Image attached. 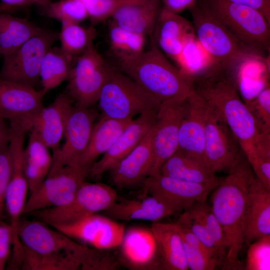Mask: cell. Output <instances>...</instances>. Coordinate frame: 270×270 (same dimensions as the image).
<instances>
[{
	"mask_svg": "<svg viewBox=\"0 0 270 270\" xmlns=\"http://www.w3.org/2000/svg\"><path fill=\"white\" fill-rule=\"evenodd\" d=\"M254 176L248 160L242 157L228 175L220 180L212 196L210 206L225 236L227 252L224 264L228 269L241 267L238 256L244 242L246 204Z\"/></svg>",
	"mask_w": 270,
	"mask_h": 270,
	"instance_id": "1",
	"label": "cell"
},
{
	"mask_svg": "<svg viewBox=\"0 0 270 270\" xmlns=\"http://www.w3.org/2000/svg\"><path fill=\"white\" fill-rule=\"evenodd\" d=\"M152 42L138 56L120 62V71L160 104L186 100L195 92L194 78L173 66Z\"/></svg>",
	"mask_w": 270,
	"mask_h": 270,
	"instance_id": "2",
	"label": "cell"
},
{
	"mask_svg": "<svg viewBox=\"0 0 270 270\" xmlns=\"http://www.w3.org/2000/svg\"><path fill=\"white\" fill-rule=\"evenodd\" d=\"M194 84L195 91L218 110L247 154L260 133L234 79L216 70L196 78Z\"/></svg>",
	"mask_w": 270,
	"mask_h": 270,
	"instance_id": "3",
	"label": "cell"
},
{
	"mask_svg": "<svg viewBox=\"0 0 270 270\" xmlns=\"http://www.w3.org/2000/svg\"><path fill=\"white\" fill-rule=\"evenodd\" d=\"M188 10L196 36L216 68L234 78L246 63L265 62V57L242 44L198 1Z\"/></svg>",
	"mask_w": 270,
	"mask_h": 270,
	"instance_id": "4",
	"label": "cell"
},
{
	"mask_svg": "<svg viewBox=\"0 0 270 270\" xmlns=\"http://www.w3.org/2000/svg\"><path fill=\"white\" fill-rule=\"evenodd\" d=\"M198 2L250 50L264 56L270 48V22L258 10L230 0Z\"/></svg>",
	"mask_w": 270,
	"mask_h": 270,
	"instance_id": "5",
	"label": "cell"
},
{
	"mask_svg": "<svg viewBox=\"0 0 270 270\" xmlns=\"http://www.w3.org/2000/svg\"><path fill=\"white\" fill-rule=\"evenodd\" d=\"M98 102L102 116L118 120H132L158 110L160 104L131 78L110 66Z\"/></svg>",
	"mask_w": 270,
	"mask_h": 270,
	"instance_id": "6",
	"label": "cell"
},
{
	"mask_svg": "<svg viewBox=\"0 0 270 270\" xmlns=\"http://www.w3.org/2000/svg\"><path fill=\"white\" fill-rule=\"evenodd\" d=\"M116 190L102 183L84 182L66 205L34 212L29 215L52 226L70 222L108 208L117 200Z\"/></svg>",
	"mask_w": 270,
	"mask_h": 270,
	"instance_id": "7",
	"label": "cell"
},
{
	"mask_svg": "<svg viewBox=\"0 0 270 270\" xmlns=\"http://www.w3.org/2000/svg\"><path fill=\"white\" fill-rule=\"evenodd\" d=\"M204 100L205 160L213 173H228L242 158L240 147L218 110Z\"/></svg>",
	"mask_w": 270,
	"mask_h": 270,
	"instance_id": "8",
	"label": "cell"
},
{
	"mask_svg": "<svg viewBox=\"0 0 270 270\" xmlns=\"http://www.w3.org/2000/svg\"><path fill=\"white\" fill-rule=\"evenodd\" d=\"M90 168L76 165L66 166L48 174L40 186L30 192L23 214L60 207L70 202L89 176Z\"/></svg>",
	"mask_w": 270,
	"mask_h": 270,
	"instance_id": "9",
	"label": "cell"
},
{
	"mask_svg": "<svg viewBox=\"0 0 270 270\" xmlns=\"http://www.w3.org/2000/svg\"><path fill=\"white\" fill-rule=\"evenodd\" d=\"M58 38L59 34L47 30L30 38L4 57L0 76L34 87L40 80L42 59Z\"/></svg>",
	"mask_w": 270,
	"mask_h": 270,
	"instance_id": "10",
	"label": "cell"
},
{
	"mask_svg": "<svg viewBox=\"0 0 270 270\" xmlns=\"http://www.w3.org/2000/svg\"><path fill=\"white\" fill-rule=\"evenodd\" d=\"M110 66L92 42L80 54L68 80V94L78 106L90 108L98 102Z\"/></svg>",
	"mask_w": 270,
	"mask_h": 270,
	"instance_id": "11",
	"label": "cell"
},
{
	"mask_svg": "<svg viewBox=\"0 0 270 270\" xmlns=\"http://www.w3.org/2000/svg\"><path fill=\"white\" fill-rule=\"evenodd\" d=\"M186 101L168 100L158 106L153 128L154 161L150 176L159 174L163 164L178 150V132Z\"/></svg>",
	"mask_w": 270,
	"mask_h": 270,
	"instance_id": "12",
	"label": "cell"
},
{
	"mask_svg": "<svg viewBox=\"0 0 270 270\" xmlns=\"http://www.w3.org/2000/svg\"><path fill=\"white\" fill-rule=\"evenodd\" d=\"M52 226L92 248L108 250L119 247L126 231L122 224L97 213Z\"/></svg>",
	"mask_w": 270,
	"mask_h": 270,
	"instance_id": "13",
	"label": "cell"
},
{
	"mask_svg": "<svg viewBox=\"0 0 270 270\" xmlns=\"http://www.w3.org/2000/svg\"><path fill=\"white\" fill-rule=\"evenodd\" d=\"M96 114L90 108L73 106L68 116L64 136L65 141L52 154L48 174L66 166L72 165L84 152L94 125Z\"/></svg>",
	"mask_w": 270,
	"mask_h": 270,
	"instance_id": "14",
	"label": "cell"
},
{
	"mask_svg": "<svg viewBox=\"0 0 270 270\" xmlns=\"http://www.w3.org/2000/svg\"><path fill=\"white\" fill-rule=\"evenodd\" d=\"M46 92L34 87L0 76V115L16 122L28 131L30 124L44 106L43 96Z\"/></svg>",
	"mask_w": 270,
	"mask_h": 270,
	"instance_id": "15",
	"label": "cell"
},
{
	"mask_svg": "<svg viewBox=\"0 0 270 270\" xmlns=\"http://www.w3.org/2000/svg\"><path fill=\"white\" fill-rule=\"evenodd\" d=\"M38 220L20 219L18 236L22 245L40 254L80 252L86 246L78 243L63 232Z\"/></svg>",
	"mask_w": 270,
	"mask_h": 270,
	"instance_id": "16",
	"label": "cell"
},
{
	"mask_svg": "<svg viewBox=\"0 0 270 270\" xmlns=\"http://www.w3.org/2000/svg\"><path fill=\"white\" fill-rule=\"evenodd\" d=\"M24 140L20 135L12 136L8 148L11 156V174L4 201L5 210L8 215L14 234V244L19 242L18 228L26 203L28 186L23 165Z\"/></svg>",
	"mask_w": 270,
	"mask_h": 270,
	"instance_id": "17",
	"label": "cell"
},
{
	"mask_svg": "<svg viewBox=\"0 0 270 270\" xmlns=\"http://www.w3.org/2000/svg\"><path fill=\"white\" fill-rule=\"evenodd\" d=\"M158 110L146 111L132 119L110 148L89 170V176L98 178L110 171L128 154L142 140L154 124Z\"/></svg>",
	"mask_w": 270,
	"mask_h": 270,
	"instance_id": "18",
	"label": "cell"
},
{
	"mask_svg": "<svg viewBox=\"0 0 270 270\" xmlns=\"http://www.w3.org/2000/svg\"><path fill=\"white\" fill-rule=\"evenodd\" d=\"M146 195L159 198L182 212L196 202L206 200L214 187L172 178L160 174L149 176L142 184Z\"/></svg>",
	"mask_w": 270,
	"mask_h": 270,
	"instance_id": "19",
	"label": "cell"
},
{
	"mask_svg": "<svg viewBox=\"0 0 270 270\" xmlns=\"http://www.w3.org/2000/svg\"><path fill=\"white\" fill-rule=\"evenodd\" d=\"M154 125L140 142L109 171L112 184L118 188L143 184L150 176L154 161Z\"/></svg>",
	"mask_w": 270,
	"mask_h": 270,
	"instance_id": "20",
	"label": "cell"
},
{
	"mask_svg": "<svg viewBox=\"0 0 270 270\" xmlns=\"http://www.w3.org/2000/svg\"><path fill=\"white\" fill-rule=\"evenodd\" d=\"M118 256L121 265L130 270L160 269L157 246L150 230L134 227L125 231Z\"/></svg>",
	"mask_w": 270,
	"mask_h": 270,
	"instance_id": "21",
	"label": "cell"
},
{
	"mask_svg": "<svg viewBox=\"0 0 270 270\" xmlns=\"http://www.w3.org/2000/svg\"><path fill=\"white\" fill-rule=\"evenodd\" d=\"M73 106L68 94H60L48 106H44L31 120L28 131L34 132L52 150L60 147L66 120Z\"/></svg>",
	"mask_w": 270,
	"mask_h": 270,
	"instance_id": "22",
	"label": "cell"
},
{
	"mask_svg": "<svg viewBox=\"0 0 270 270\" xmlns=\"http://www.w3.org/2000/svg\"><path fill=\"white\" fill-rule=\"evenodd\" d=\"M141 199L117 200L104 211L114 220H143L152 222L180 214L178 207L155 196L148 195Z\"/></svg>",
	"mask_w": 270,
	"mask_h": 270,
	"instance_id": "23",
	"label": "cell"
},
{
	"mask_svg": "<svg viewBox=\"0 0 270 270\" xmlns=\"http://www.w3.org/2000/svg\"><path fill=\"white\" fill-rule=\"evenodd\" d=\"M158 48L175 60L185 44L195 38L192 24L178 14L162 8L153 32Z\"/></svg>",
	"mask_w": 270,
	"mask_h": 270,
	"instance_id": "24",
	"label": "cell"
},
{
	"mask_svg": "<svg viewBox=\"0 0 270 270\" xmlns=\"http://www.w3.org/2000/svg\"><path fill=\"white\" fill-rule=\"evenodd\" d=\"M204 104V98L196 91L186 99L178 132V150L206 161Z\"/></svg>",
	"mask_w": 270,
	"mask_h": 270,
	"instance_id": "25",
	"label": "cell"
},
{
	"mask_svg": "<svg viewBox=\"0 0 270 270\" xmlns=\"http://www.w3.org/2000/svg\"><path fill=\"white\" fill-rule=\"evenodd\" d=\"M244 242L270 235V190L254 176L250 184L244 223Z\"/></svg>",
	"mask_w": 270,
	"mask_h": 270,
	"instance_id": "26",
	"label": "cell"
},
{
	"mask_svg": "<svg viewBox=\"0 0 270 270\" xmlns=\"http://www.w3.org/2000/svg\"><path fill=\"white\" fill-rule=\"evenodd\" d=\"M160 0H130L122 4L110 17L112 22L126 30L152 35L162 8Z\"/></svg>",
	"mask_w": 270,
	"mask_h": 270,
	"instance_id": "27",
	"label": "cell"
},
{
	"mask_svg": "<svg viewBox=\"0 0 270 270\" xmlns=\"http://www.w3.org/2000/svg\"><path fill=\"white\" fill-rule=\"evenodd\" d=\"M159 174L214 188L220 180L204 160L178 150L163 164Z\"/></svg>",
	"mask_w": 270,
	"mask_h": 270,
	"instance_id": "28",
	"label": "cell"
},
{
	"mask_svg": "<svg viewBox=\"0 0 270 270\" xmlns=\"http://www.w3.org/2000/svg\"><path fill=\"white\" fill-rule=\"evenodd\" d=\"M150 228L156 242L160 270H188L182 240L174 222H152Z\"/></svg>",
	"mask_w": 270,
	"mask_h": 270,
	"instance_id": "29",
	"label": "cell"
},
{
	"mask_svg": "<svg viewBox=\"0 0 270 270\" xmlns=\"http://www.w3.org/2000/svg\"><path fill=\"white\" fill-rule=\"evenodd\" d=\"M131 120H118L101 116L94 124L88 144L72 165L90 168L95 159L112 146Z\"/></svg>",
	"mask_w": 270,
	"mask_h": 270,
	"instance_id": "30",
	"label": "cell"
},
{
	"mask_svg": "<svg viewBox=\"0 0 270 270\" xmlns=\"http://www.w3.org/2000/svg\"><path fill=\"white\" fill-rule=\"evenodd\" d=\"M82 251L40 254L27 249L21 244L18 253L10 259V267L26 270H80Z\"/></svg>",
	"mask_w": 270,
	"mask_h": 270,
	"instance_id": "31",
	"label": "cell"
},
{
	"mask_svg": "<svg viewBox=\"0 0 270 270\" xmlns=\"http://www.w3.org/2000/svg\"><path fill=\"white\" fill-rule=\"evenodd\" d=\"M29 132L28 144L24 150L23 165L29 190L32 192L47 177L51 167L52 155L38 136L32 131Z\"/></svg>",
	"mask_w": 270,
	"mask_h": 270,
	"instance_id": "32",
	"label": "cell"
},
{
	"mask_svg": "<svg viewBox=\"0 0 270 270\" xmlns=\"http://www.w3.org/2000/svg\"><path fill=\"white\" fill-rule=\"evenodd\" d=\"M25 18L0 12V54L5 57L30 38L44 32Z\"/></svg>",
	"mask_w": 270,
	"mask_h": 270,
	"instance_id": "33",
	"label": "cell"
},
{
	"mask_svg": "<svg viewBox=\"0 0 270 270\" xmlns=\"http://www.w3.org/2000/svg\"><path fill=\"white\" fill-rule=\"evenodd\" d=\"M72 56L65 53L60 48H50L45 54L40 68V80L42 90H48L68 80L72 68Z\"/></svg>",
	"mask_w": 270,
	"mask_h": 270,
	"instance_id": "34",
	"label": "cell"
},
{
	"mask_svg": "<svg viewBox=\"0 0 270 270\" xmlns=\"http://www.w3.org/2000/svg\"><path fill=\"white\" fill-rule=\"evenodd\" d=\"M112 51L119 62L132 60L142 54L146 42V36L122 28L112 22L108 30Z\"/></svg>",
	"mask_w": 270,
	"mask_h": 270,
	"instance_id": "35",
	"label": "cell"
},
{
	"mask_svg": "<svg viewBox=\"0 0 270 270\" xmlns=\"http://www.w3.org/2000/svg\"><path fill=\"white\" fill-rule=\"evenodd\" d=\"M185 210L204 226L214 240L219 260L224 262L227 248L225 236L210 205L206 200L196 202Z\"/></svg>",
	"mask_w": 270,
	"mask_h": 270,
	"instance_id": "36",
	"label": "cell"
},
{
	"mask_svg": "<svg viewBox=\"0 0 270 270\" xmlns=\"http://www.w3.org/2000/svg\"><path fill=\"white\" fill-rule=\"evenodd\" d=\"M96 34L95 30L92 26L86 28L78 24L62 22L59 33L60 48L71 56L80 55L94 42Z\"/></svg>",
	"mask_w": 270,
	"mask_h": 270,
	"instance_id": "37",
	"label": "cell"
},
{
	"mask_svg": "<svg viewBox=\"0 0 270 270\" xmlns=\"http://www.w3.org/2000/svg\"><path fill=\"white\" fill-rule=\"evenodd\" d=\"M247 160L256 177L267 189L270 190V136H260L254 143Z\"/></svg>",
	"mask_w": 270,
	"mask_h": 270,
	"instance_id": "38",
	"label": "cell"
},
{
	"mask_svg": "<svg viewBox=\"0 0 270 270\" xmlns=\"http://www.w3.org/2000/svg\"><path fill=\"white\" fill-rule=\"evenodd\" d=\"M47 16L61 22L79 24L88 18L87 10L81 0H60L50 2L44 8Z\"/></svg>",
	"mask_w": 270,
	"mask_h": 270,
	"instance_id": "39",
	"label": "cell"
},
{
	"mask_svg": "<svg viewBox=\"0 0 270 270\" xmlns=\"http://www.w3.org/2000/svg\"><path fill=\"white\" fill-rule=\"evenodd\" d=\"M121 266L118 258L108 250L86 246L81 254L80 270H115Z\"/></svg>",
	"mask_w": 270,
	"mask_h": 270,
	"instance_id": "40",
	"label": "cell"
},
{
	"mask_svg": "<svg viewBox=\"0 0 270 270\" xmlns=\"http://www.w3.org/2000/svg\"><path fill=\"white\" fill-rule=\"evenodd\" d=\"M260 134L270 132V87L265 86L246 104Z\"/></svg>",
	"mask_w": 270,
	"mask_h": 270,
	"instance_id": "41",
	"label": "cell"
},
{
	"mask_svg": "<svg viewBox=\"0 0 270 270\" xmlns=\"http://www.w3.org/2000/svg\"><path fill=\"white\" fill-rule=\"evenodd\" d=\"M245 269L270 270V235L258 238L250 244Z\"/></svg>",
	"mask_w": 270,
	"mask_h": 270,
	"instance_id": "42",
	"label": "cell"
},
{
	"mask_svg": "<svg viewBox=\"0 0 270 270\" xmlns=\"http://www.w3.org/2000/svg\"><path fill=\"white\" fill-rule=\"evenodd\" d=\"M130 0H82L92 23L95 24L110 18L124 3Z\"/></svg>",
	"mask_w": 270,
	"mask_h": 270,
	"instance_id": "43",
	"label": "cell"
},
{
	"mask_svg": "<svg viewBox=\"0 0 270 270\" xmlns=\"http://www.w3.org/2000/svg\"><path fill=\"white\" fill-rule=\"evenodd\" d=\"M176 221L188 228L210 254L222 263L218 258L213 238L208 230L200 221L193 218L186 210L184 211L179 216Z\"/></svg>",
	"mask_w": 270,
	"mask_h": 270,
	"instance_id": "44",
	"label": "cell"
},
{
	"mask_svg": "<svg viewBox=\"0 0 270 270\" xmlns=\"http://www.w3.org/2000/svg\"><path fill=\"white\" fill-rule=\"evenodd\" d=\"M182 242L188 270H213L222 264L216 258Z\"/></svg>",
	"mask_w": 270,
	"mask_h": 270,
	"instance_id": "45",
	"label": "cell"
},
{
	"mask_svg": "<svg viewBox=\"0 0 270 270\" xmlns=\"http://www.w3.org/2000/svg\"><path fill=\"white\" fill-rule=\"evenodd\" d=\"M12 168L8 146L0 152V218L5 210L4 201Z\"/></svg>",
	"mask_w": 270,
	"mask_h": 270,
	"instance_id": "46",
	"label": "cell"
},
{
	"mask_svg": "<svg viewBox=\"0 0 270 270\" xmlns=\"http://www.w3.org/2000/svg\"><path fill=\"white\" fill-rule=\"evenodd\" d=\"M14 234L10 223L0 218V270L5 269L10 259Z\"/></svg>",
	"mask_w": 270,
	"mask_h": 270,
	"instance_id": "47",
	"label": "cell"
},
{
	"mask_svg": "<svg viewBox=\"0 0 270 270\" xmlns=\"http://www.w3.org/2000/svg\"><path fill=\"white\" fill-rule=\"evenodd\" d=\"M176 229L180 233L182 240L189 245L194 247L210 256H212L210 253L206 250L200 240L190 231V230L184 225L176 221L174 222ZM215 258V257H214ZM217 259V258H216ZM222 264V263H221Z\"/></svg>",
	"mask_w": 270,
	"mask_h": 270,
	"instance_id": "48",
	"label": "cell"
},
{
	"mask_svg": "<svg viewBox=\"0 0 270 270\" xmlns=\"http://www.w3.org/2000/svg\"><path fill=\"white\" fill-rule=\"evenodd\" d=\"M254 8L260 12L270 22V0H230Z\"/></svg>",
	"mask_w": 270,
	"mask_h": 270,
	"instance_id": "49",
	"label": "cell"
},
{
	"mask_svg": "<svg viewBox=\"0 0 270 270\" xmlns=\"http://www.w3.org/2000/svg\"><path fill=\"white\" fill-rule=\"evenodd\" d=\"M198 0H160L162 8L178 14L184 10L190 8Z\"/></svg>",
	"mask_w": 270,
	"mask_h": 270,
	"instance_id": "50",
	"label": "cell"
},
{
	"mask_svg": "<svg viewBox=\"0 0 270 270\" xmlns=\"http://www.w3.org/2000/svg\"><path fill=\"white\" fill-rule=\"evenodd\" d=\"M0 12H6L15 8L33 4L32 0H0Z\"/></svg>",
	"mask_w": 270,
	"mask_h": 270,
	"instance_id": "51",
	"label": "cell"
},
{
	"mask_svg": "<svg viewBox=\"0 0 270 270\" xmlns=\"http://www.w3.org/2000/svg\"><path fill=\"white\" fill-rule=\"evenodd\" d=\"M6 120L0 115V152L8 146L10 126Z\"/></svg>",
	"mask_w": 270,
	"mask_h": 270,
	"instance_id": "52",
	"label": "cell"
},
{
	"mask_svg": "<svg viewBox=\"0 0 270 270\" xmlns=\"http://www.w3.org/2000/svg\"><path fill=\"white\" fill-rule=\"evenodd\" d=\"M34 4H37L41 6L43 8L47 6L50 2V0H32Z\"/></svg>",
	"mask_w": 270,
	"mask_h": 270,
	"instance_id": "53",
	"label": "cell"
},
{
	"mask_svg": "<svg viewBox=\"0 0 270 270\" xmlns=\"http://www.w3.org/2000/svg\"></svg>",
	"mask_w": 270,
	"mask_h": 270,
	"instance_id": "54",
	"label": "cell"
}]
</instances>
